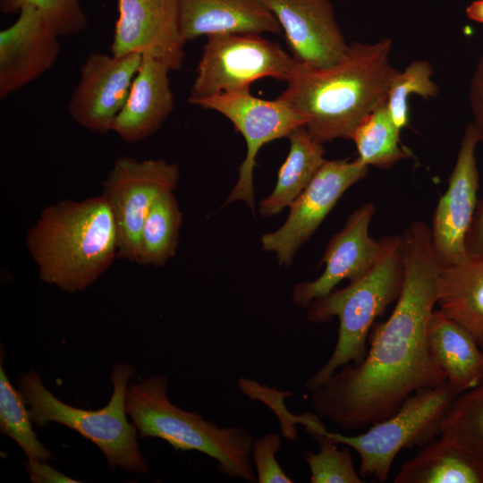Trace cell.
<instances>
[{
  "label": "cell",
  "mask_w": 483,
  "mask_h": 483,
  "mask_svg": "<svg viewBox=\"0 0 483 483\" xmlns=\"http://www.w3.org/2000/svg\"><path fill=\"white\" fill-rule=\"evenodd\" d=\"M20 393L9 381L3 364L0 366V431L12 438L28 459L43 462L53 454L37 438L32 428L29 408Z\"/></svg>",
  "instance_id": "83f0119b"
},
{
  "label": "cell",
  "mask_w": 483,
  "mask_h": 483,
  "mask_svg": "<svg viewBox=\"0 0 483 483\" xmlns=\"http://www.w3.org/2000/svg\"><path fill=\"white\" fill-rule=\"evenodd\" d=\"M170 68L161 61L142 55L128 98L113 122L111 131L129 143L154 134L174 106L170 87Z\"/></svg>",
  "instance_id": "ac0fdd59"
},
{
  "label": "cell",
  "mask_w": 483,
  "mask_h": 483,
  "mask_svg": "<svg viewBox=\"0 0 483 483\" xmlns=\"http://www.w3.org/2000/svg\"><path fill=\"white\" fill-rule=\"evenodd\" d=\"M281 436L271 432L253 440L252 462L258 483H292V479L280 466L276 453L281 448Z\"/></svg>",
  "instance_id": "4dcf8cb0"
},
{
  "label": "cell",
  "mask_w": 483,
  "mask_h": 483,
  "mask_svg": "<svg viewBox=\"0 0 483 483\" xmlns=\"http://www.w3.org/2000/svg\"><path fill=\"white\" fill-rule=\"evenodd\" d=\"M180 178L176 164L165 159L119 157L102 182L116 225L117 258L138 263L140 236L156 199L174 191Z\"/></svg>",
  "instance_id": "9c48e42d"
},
{
  "label": "cell",
  "mask_w": 483,
  "mask_h": 483,
  "mask_svg": "<svg viewBox=\"0 0 483 483\" xmlns=\"http://www.w3.org/2000/svg\"><path fill=\"white\" fill-rule=\"evenodd\" d=\"M44 283L64 292L93 284L117 258V231L102 196L47 206L25 239Z\"/></svg>",
  "instance_id": "3957f363"
},
{
  "label": "cell",
  "mask_w": 483,
  "mask_h": 483,
  "mask_svg": "<svg viewBox=\"0 0 483 483\" xmlns=\"http://www.w3.org/2000/svg\"><path fill=\"white\" fill-rule=\"evenodd\" d=\"M178 6L184 42L215 34L283 32L264 0H178Z\"/></svg>",
  "instance_id": "d6986e66"
},
{
  "label": "cell",
  "mask_w": 483,
  "mask_h": 483,
  "mask_svg": "<svg viewBox=\"0 0 483 483\" xmlns=\"http://www.w3.org/2000/svg\"><path fill=\"white\" fill-rule=\"evenodd\" d=\"M125 411L141 438L157 437L175 450L200 452L217 462L220 473L257 482L251 433L242 427H221L176 406L168 396L165 376H150L129 386Z\"/></svg>",
  "instance_id": "277c9868"
},
{
  "label": "cell",
  "mask_w": 483,
  "mask_h": 483,
  "mask_svg": "<svg viewBox=\"0 0 483 483\" xmlns=\"http://www.w3.org/2000/svg\"><path fill=\"white\" fill-rule=\"evenodd\" d=\"M440 435L459 444L483 466V383L454 398Z\"/></svg>",
  "instance_id": "4316f807"
},
{
  "label": "cell",
  "mask_w": 483,
  "mask_h": 483,
  "mask_svg": "<svg viewBox=\"0 0 483 483\" xmlns=\"http://www.w3.org/2000/svg\"><path fill=\"white\" fill-rule=\"evenodd\" d=\"M26 5L34 6L58 37L78 33L88 23L79 0H0L4 13H16Z\"/></svg>",
  "instance_id": "f546056e"
},
{
  "label": "cell",
  "mask_w": 483,
  "mask_h": 483,
  "mask_svg": "<svg viewBox=\"0 0 483 483\" xmlns=\"http://www.w3.org/2000/svg\"><path fill=\"white\" fill-rule=\"evenodd\" d=\"M401 131L395 126L386 103L369 113L354 130L358 159L366 165L390 168L409 156L400 144Z\"/></svg>",
  "instance_id": "d4e9b609"
},
{
  "label": "cell",
  "mask_w": 483,
  "mask_h": 483,
  "mask_svg": "<svg viewBox=\"0 0 483 483\" xmlns=\"http://www.w3.org/2000/svg\"><path fill=\"white\" fill-rule=\"evenodd\" d=\"M393 40L352 42L336 64L324 68L296 65L278 99L305 120L309 135L324 145L350 139L369 113L386 103L399 70L389 61Z\"/></svg>",
  "instance_id": "7a4b0ae2"
},
{
  "label": "cell",
  "mask_w": 483,
  "mask_h": 483,
  "mask_svg": "<svg viewBox=\"0 0 483 483\" xmlns=\"http://www.w3.org/2000/svg\"><path fill=\"white\" fill-rule=\"evenodd\" d=\"M402 235L404 277L392 314L373 329L369 350L360 363L343 366L310 392L317 414L346 430L388 418L417 391L446 379L428 346L440 267L431 229L417 220Z\"/></svg>",
  "instance_id": "6da1fadb"
},
{
  "label": "cell",
  "mask_w": 483,
  "mask_h": 483,
  "mask_svg": "<svg viewBox=\"0 0 483 483\" xmlns=\"http://www.w3.org/2000/svg\"><path fill=\"white\" fill-rule=\"evenodd\" d=\"M428 337L431 356L455 394L483 383V351L466 328L437 309L431 314Z\"/></svg>",
  "instance_id": "ffe728a7"
},
{
  "label": "cell",
  "mask_w": 483,
  "mask_h": 483,
  "mask_svg": "<svg viewBox=\"0 0 483 483\" xmlns=\"http://www.w3.org/2000/svg\"><path fill=\"white\" fill-rule=\"evenodd\" d=\"M468 18L483 24V0H476L470 3L466 8Z\"/></svg>",
  "instance_id": "e575fe53"
},
{
  "label": "cell",
  "mask_w": 483,
  "mask_h": 483,
  "mask_svg": "<svg viewBox=\"0 0 483 483\" xmlns=\"http://www.w3.org/2000/svg\"><path fill=\"white\" fill-rule=\"evenodd\" d=\"M300 424L318 443L319 452L303 453L310 470L311 483H363L356 471L349 448L339 450L336 443L321 431L323 424L315 414H301Z\"/></svg>",
  "instance_id": "484cf974"
},
{
  "label": "cell",
  "mask_w": 483,
  "mask_h": 483,
  "mask_svg": "<svg viewBox=\"0 0 483 483\" xmlns=\"http://www.w3.org/2000/svg\"><path fill=\"white\" fill-rule=\"evenodd\" d=\"M142 55L115 56L93 52L80 67V80L68 103L71 117L81 127L99 134L111 131L123 107Z\"/></svg>",
  "instance_id": "4fadbf2b"
},
{
  "label": "cell",
  "mask_w": 483,
  "mask_h": 483,
  "mask_svg": "<svg viewBox=\"0 0 483 483\" xmlns=\"http://www.w3.org/2000/svg\"><path fill=\"white\" fill-rule=\"evenodd\" d=\"M182 212L174 191L162 193L150 208L140 236L138 263L163 267L176 252Z\"/></svg>",
  "instance_id": "cb8c5ba5"
},
{
  "label": "cell",
  "mask_w": 483,
  "mask_h": 483,
  "mask_svg": "<svg viewBox=\"0 0 483 483\" xmlns=\"http://www.w3.org/2000/svg\"><path fill=\"white\" fill-rule=\"evenodd\" d=\"M432 75L433 69L428 61L414 60L392 80L386 106L400 131L409 123L410 95L417 94L426 99L437 96L439 89Z\"/></svg>",
  "instance_id": "f1b7e54d"
},
{
  "label": "cell",
  "mask_w": 483,
  "mask_h": 483,
  "mask_svg": "<svg viewBox=\"0 0 483 483\" xmlns=\"http://www.w3.org/2000/svg\"><path fill=\"white\" fill-rule=\"evenodd\" d=\"M374 213V203L368 202L351 214L326 245L320 260L326 265L322 275L294 286L292 298L295 305L309 307L314 300L331 292L341 281H355L375 265L383 250V239L377 241L369 235Z\"/></svg>",
  "instance_id": "9a60e30c"
},
{
  "label": "cell",
  "mask_w": 483,
  "mask_h": 483,
  "mask_svg": "<svg viewBox=\"0 0 483 483\" xmlns=\"http://www.w3.org/2000/svg\"><path fill=\"white\" fill-rule=\"evenodd\" d=\"M470 106L474 117L473 124L483 145V54L481 55L470 83Z\"/></svg>",
  "instance_id": "1f68e13d"
},
{
  "label": "cell",
  "mask_w": 483,
  "mask_h": 483,
  "mask_svg": "<svg viewBox=\"0 0 483 483\" xmlns=\"http://www.w3.org/2000/svg\"><path fill=\"white\" fill-rule=\"evenodd\" d=\"M298 64L324 68L344 55L347 44L329 0H264Z\"/></svg>",
  "instance_id": "2e32d148"
},
{
  "label": "cell",
  "mask_w": 483,
  "mask_h": 483,
  "mask_svg": "<svg viewBox=\"0 0 483 483\" xmlns=\"http://www.w3.org/2000/svg\"><path fill=\"white\" fill-rule=\"evenodd\" d=\"M479 143L474 124H467L447 190L434 211L430 228L432 242L442 267L456 264L469 254L466 237L479 201V170L475 157Z\"/></svg>",
  "instance_id": "7c38bea8"
},
{
  "label": "cell",
  "mask_w": 483,
  "mask_h": 483,
  "mask_svg": "<svg viewBox=\"0 0 483 483\" xmlns=\"http://www.w3.org/2000/svg\"><path fill=\"white\" fill-rule=\"evenodd\" d=\"M189 102L222 114L244 137L246 157L239 168L236 184L225 204L242 200L253 210V171L258 150L266 143L288 137L296 128L305 126L304 118L278 98L267 100L257 97L250 93V89Z\"/></svg>",
  "instance_id": "30bf717a"
},
{
  "label": "cell",
  "mask_w": 483,
  "mask_h": 483,
  "mask_svg": "<svg viewBox=\"0 0 483 483\" xmlns=\"http://www.w3.org/2000/svg\"><path fill=\"white\" fill-rule=\"evenodd\" d=\"M394 483H483V466L459 444L440 435L405 462Z\"/></svg>",
  "instance_id": "7402d4cb"
},
{
  "label": "cell",
  "mask_w": 483,
  "mask_h": 483,
  "mask_svg": "<svg viewBox=\"0 0 483 483\" xmlns=\"http://www.w3.org/2000/svg\"><path fill=\"white\" fill-rule=\"evenodd\" d=\"M135 375L136 369L129 362L114 365L110 373L111 398L106 406L95 411L73 407L56 398L34 369L21 374L19 391L33 424L64 425L95 444L113 470L121 468L127 472L146 474L148 466L137 442L138 430L128 421L125 411L128 383Z\"/></svg>",
  "instance_id": "8992f818"
},
{
  "label": "cell",
  "mask_w": 483,
  "mask_h": 483,
  "mask_svg": "<svg viewBox=\"0 0 483 483\" xmlns=\"http://www.w3.org/2000/svg\"><path fill=\"white\" fill-rule=\"evenodd\" d=\"M368 170L369 166L358 158L326 160L289 207L285 223L261 236L263 250L275 253L280 264L289 266L298 249L313 235L343 194L365 178Z\"/></svg>",
  "instance_id": "8fae6325"
},
{
  "label": "cell",
  "mask_w": 483,
  "mask_h": 483,
  "mask_svg": "<svg viewBox=\"0 0 483 483\" xmlns=\"http://www.w3.org/2000/svg\"><path fill=\"white\" fill-rule=\"evenodd\" d=\"M382 239V253L364 275L309 306L307 319L310 323L329 322L335 317L339 319L333 353L304 384L309 392L323 386L343 366L361 362L373 323L401 293L404 277L402 235Z\"/></svg>",
  "instance_id": "5b68a950"
},
{
  "label": "cell",
  "mask_w": 483,
  "mask_h": 483,
  "mask_svg": "<svg viewBox=\"0 0 483 483\" xmlns=\"http://www.w3.org/2000/svg\"><path fill=\"white\" fill-rule=\"evenodd\" d=\"M111 54L148 55L180 70L184 60L178 0H117Z\"/></svg>",
  "instance_id": "5bb4252c"
},
{
  "label": "cell",
  "mask_w": 483,
  "mask_h": 483,
  "mask_svg": "<svg viewBox=\"0 0 483 483\" xmlns=\"http://www.w3.org/2000/svg\"><path fill=\"white\" fill-rule=\"evenodd\" d=\"M8 28L0 31V98L30 84L55 63L61 46L58 36L41 13L26 5Z\"/></svg>",
  "instance_id": "e0dca14e"
},
{
  "label": "cell",
  "mask_w": 483,
  "mask_h": 483,
  "mask_svg": "<svg viewBox=\"0 0 483 483\" xmlns=\"http://www.w3.org/2000/svg\"><path fill=\"white\" fill-rule=\"evenodd\" d=\"M297 63L276 43L258 34L207 37L189 101L250 89L262 78L287 81Z\"/></svg>",
  "instance_id": "ba28073f"
},
{
  "label": "cell",
  "mask_w": 483,
  "mask_h": 483,
  "mask_svg": "<svg viewBox=\"0 0 483 483\" xmlns=\"http://www.w3.org/2000/svg\"><path fill=\"white\" fill-rule=\"evenodd\" d=\"M469 254H483V198L478 201L474 217L466 237Z\"/></svg>",
  "instance_id": "836d02e7"
},
{
  "label": "cell",
  "mask_w": 483,
  "mask_h": 483,
  "mask_svg": "<svg viewBox=\"0 0 483 483\" xmlns=\"http://www.w3.org/2000/svg\"><path fill=\"white\" fill-rule=\"evenodd\" d=\"M436 287L438 309L483 348V254H468L456 264L440 266Z\"/></svg>",
  "instance_id": "44dd1931"
},
{
  "label": "cell",
  "mask_w": 483,
  "mask_h": 483,
  "mask_svg": "<svg viewBox=\"0 0 483 483\" xmlns=\"http://www.w3.org/2000/svg\"><path fill=\"white\" fill-rule=\"evenodd\" d=\"M457 395L445 379L411 394L395 413L372 424L363 434L344 436L326 430L324 425L321 431L336 444L358 453L362 479L372 477L386 482L402 450L422 447L441 434L443 421Z\"/></svg>",
  "instance_id": "52a82bcc"
},
{
  "label": "cell",
  "mask_w": 483,
  "mask_h": 483,
  "mask_svg": "<svg viewBox=\"0 0 483 483\" xmlns=\"http://www.w3.org/2000/svg\"><path fill=\"white\" fill-rule=\"evenodd\" d=\"M287 138L290 149L279 169L276 184L271 194L259 202V213L264 217L290 207L326 161L323 144L316 141L305 126L296 128Z\"/></svg>",
  "instance_id": "603a6c76"
},
{
  "label": "cell",
  "mask_w": 483,
  "mask_h": 483,
  "mask_svg": "<svg viewBox=\"0 0 483 483\" xmlns=\"http://www.w3.org/2000/svg\"><path fill=\"white\" fill-rule=\"evenodd\" d=\"M47 462L28 459L23 462L28 472L29 478L32 483H79L72 478H70L59 470L54 469Z\"/></svg>",
  "instance_id": "d6a6232c"
}]
</instances>
